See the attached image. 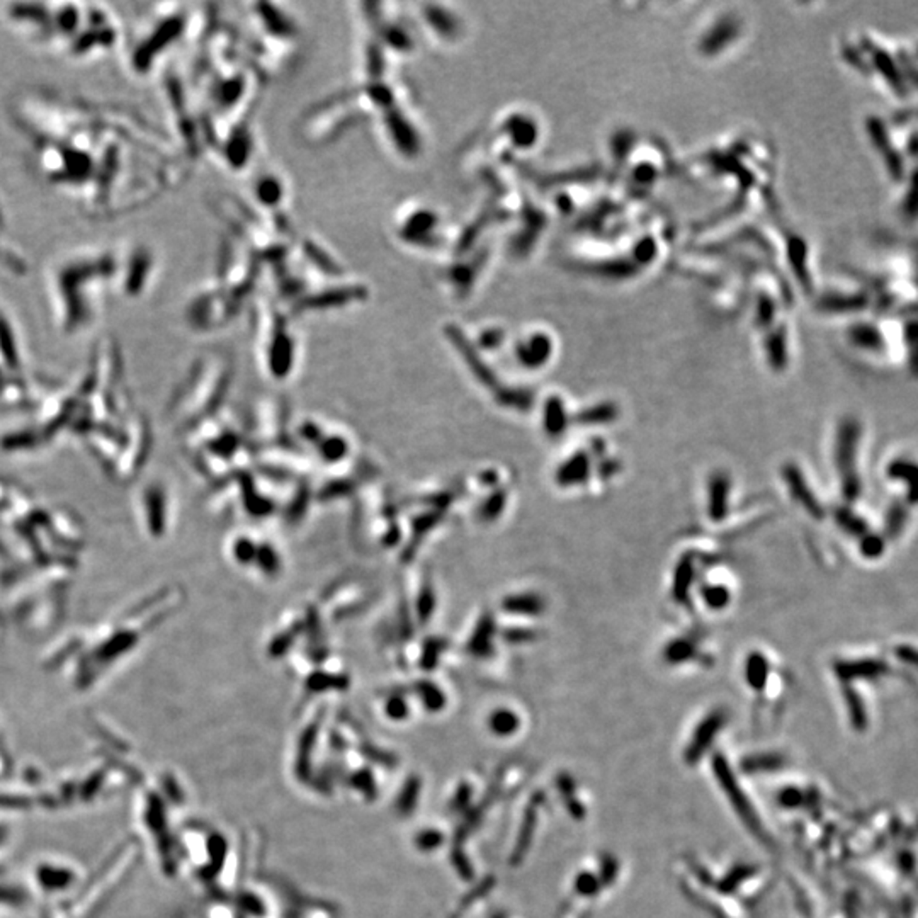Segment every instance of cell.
Segmentation results:
<instances>
[{
	"instance_id": "1",
	"label": "cell",
	"mask_w": 918,
	"mask_h": 918,
	"mask_svg": "<svg viewBox=\"0 0 918 918\" xmlns=\"http://www.w3.org/2000/svg\"><path fill=\"white\" fill-rule=\"evenodd\" d=\"M6 18L29 41L58 47L76 60L111 52L119 41L114 18L101 6L12 4L7 7Z\"/></svg>"
},
{
	"instance_id": "2",
	"label": "cell",
	"mask_w": 918,
	"mask_h": 918,
	"mask_svg": "<svg viewBox=\"0 0 918 918\" xmlns=\"http://www.w3.org/2000/svg\"><path fill=\"white\" fill-rule=\"evenodd\" d=\"M121 257L111 248H87L66 253L52 269L53 310L66 334L84 330L97 317L101 291L119 277Z\"/></svg>"
},
{
	"instance_id": "3",
	"label": "cell",
	"mask_w": 918,
	"mask_h": 918,
	"mask_svg": "<svg viewBox=\"0 0 918 918\" xmlns=\"http://www.w3.org/2000/svg\"><path fill=\"white\" fill-rule=\"evenodd\" d=\"M437 211L429 205L421 203H406L397 213L398 238L406 247L415 248H435V234L439 230Z\"/></svg>"
},
{
	"instance_id": "4",
	"label": "cell",
	"mask_w": 918,
	"mask_h": 918,
	"mask_svg": "<svg viewBox=\"0 0 918 918\" xmlns=\"http://www.w3.org/2000/svg\"><path fill=\"white\" fill-rule=\"evenodd\" d=\"M726 723V714L723 709H716V711L709 713L708 716L704 718L703 721L699 723L696 731L692 735V740L689 743L687 747V759L689 760H696L701 757V754L706 750V747H709L716 737V733L720 731Z\"/></svg>"
},
{
	"instance_id": "5",
	"label": "cell",
	"mask_w": 918,
	"mask_h": 918,
	"mask_svg": "<svg viewBox=\"0 0 918 918\" xmlns=\"http://www.w3.org/2000/svg\"><path fill=\"white\" fill-rule=\"evenodd\" d=\"M731 480L726 473H713L708 483V512L714 522H720L728 514V498Z\"/></svg>"
},
{
	"instance_id": "6",
	"label": "cell",
	"mask_w": 918,
	"mask_h": 918,
	"mask_svg": "<svg viewBox=\"0 0 918 918\" xmlns=\"http://www.w3.org/2000/svg\"><path fill=\"white\" fill-rule=\"evenodd\" d=\"M591 475V456L585 451H579L570 456L563 464L556 469L555 480L560 487H576L588 480Z\"/></svg>"
},
{
	"instance_id": "7",
	"label": "cell",
	"mask_w": 918,
	"mask_h": 918,
	"mask_svg": "<svg viewBox=\"0 0 918 918\" xmlns=\"http://www.w3.org/2000/svg\"><path fill=\"white\" fill-rule=\"evenodd\" d=\"M253 194H255L257 201H259L260 205L269 206L274 210V207L281 206V203L284 201L286 184L277 174L274 172L260 174V176L255 179V182H253Z\"/></svg>"
},
{
	"instance_id": "8",
	"label": "cell",
	"mask_w": 918,
	"mask_h": 918,
	"mask_svg": "<svg viewBox=\"0 0 918 918\" xmlns=\"http://www.w3.org/2000/svg\"><path fill=\"white\" fill-rule=\"evenodd\" d=\"M502 608L507 612L519 614V616H539L544 610V600L538 593L524 592L507 597Z\"/></svg>"
},
{
	"instance_id": "9",
	"label": "cell",
	"mask_w": 918,
	"mask_h": 918,
	"mask_svg": "<svg viewBox=\"0 0 918 918\" xmlns=\"http://www.w3.org/2000/svg\"><path fill=\"white\" fill-rule=\"evenodd\" d=\"M544 430L551 437H560L568 427V415L560 398H550L544 406Z\"/></svg>"
},
{
	"instance_id": "10",
	"label": "cell",
	"mask_w": 918,
	"mask_h": 918,
	"mask_svg": "<svg viewBox=\"0 0 918 918\" xmlns=\"http://www.w3.org/2000/svg\"><path fill=\"white\" fill-rule=\"evenodd\" d=\"M694 576H696V572H694V560L689 555H685L675 567V573H674V597L677 602L684 604V602L689 600V591H691V585L694 581Z\"/></svg>"
},
{
	"instance_id": "11",
	"label": "cell",
	"mask_w": 918,
	"mask_h": 918,
	"mask_svg": "<svg viewBox=\"0 0 918 918\" xmlns=\"http://www.w3.org/2000/svg\"><path fill=\"white\" fill-rule=\"evenodd\" d=\"M768 677V662L759 651H754L745 660V680L755 691L766 687Z\"/></svg>"
},
{
	"instance_id": "12",
	"label": "cell",
	"mask_w": 918,
	"mask_h": 918,
	"mask_svg": "<svg viewBox=\"0 0 918 918\" xmlns=\"http://www.w3.org/2000/svg\"><path fill=\"white\" fill-rule=\"evenodd\" d=\"M696 653L697 648L694 645V641H691L689 638H675L663 650V658L670 665H679V663H685L689 660H692Z\"/></svg>"
},
{
	"instance_id": "13",
	"label": "cell",
	"mask_w": 918,
	"mask_h": 918,
	"mask_svg": "<svg viewBox=\"0 0 918 918\" xmlns=\"http://www.w3.org/2000/svg\"><path fill=\"white\" fill-rule=\"evenodd\" d=\"M617 417V409L610 403L592 406L576 415V423L580 425H605Z\"/></svg>"
},
{
	"instance_id": "14",
	"label": "cell",
	"mask_w": 918,
	"mask_h": 918,
	"mask_svg": "<svg viewBox=\"0 0 918 918\" xmlns=\"http://www.w3.org/2000/svg\"><path fill=\"white\" fill-rule=\"evenodd\" d=\"M701 596H703L706 605H709L711 609H725L731 600L730 591L721 584L704 585L701 588Z\"/></svg>"
},
{
	"instance_id": "15",
	"label": "cell",
	"mask_w": 918,
	"mask_h": 918,
	"mask_svg": "<svg viewBox=\"0 0 918 918\" xmlns=\"http://www.w3.org/2000/svg\"><path fill=\"white\" fill-rule=\"evenodd\" d=\"M505 507V493H495L485 502L483 507H481V517L487 519V521H492V519H497V516H500V512L504 510Z\"/></svg>"
},
{
	"instance_id": "16",
	"label": "cell",
	"mask_w": 918,
	"mask_h": 918,
	"mask_svg": "<svg viewBox=\"0 0 918 918\" xmlns=\"http://www.w3.org/2000/svg\"><path fill=\"white\" fill-rule=\"evenodd\" d=\"M517 721V718L510 711H500L493 716V728L502 731V733H509V731L516 730V726L519 725Z\"/></svg>"
},
{
	"instance_id": "17",
	"label": "cell",
	"mask_w": 918,
	"mask_h": 918,
	"mask_svg": "<svg viewBox=\"0 0 918 918\" xmlns=\"http://www.w3.org/2000/svg\"><path fill=\"white\" fill-rule=\"evenodd\" d=\"M728 792H730V797H731V799L735 801V803H740V799H742V792H740V791H735V789H728ZM735 803H733V804H735ZM740 815H742V818H745V820L749 821L750 825H755V823H757V820H755L754 813H751L750 804H745V803H743V804L740 806Z\"/></svg>"
},
{
	"instance_id": "18",
	"label": "cell",
	"mask_w": 918,
	"mask_h": 918,
	"mask_svg": "<svg viewBox=\"0 0 918 918\" xmlns=\"http://www.w3.org/2000/svg\"><path fill=\"white\" fill-rule=\"evenodd\" d=\"M619 468H621V464H619L617 461H605V463L602 464V466H600L599 471H600V475H602V476H605V478H609V476L616 475V471H617Z\"/></svg>"
},
{
	"instance_id": "19",
	"label": "cell",
	"mask_w": 918,
	"mask_h": 918,
	"mask_svg": "<svg viewBox=\"0 0 918 918\" xmlns=\"http://www.w3.org/2000/svg\"><path fill=\"white\" fill-rule=\"evenodd\" d=\"M509 634H510V639H512V641H527V639L533 638V633H529V631H524V629L510 631Z\"/></svg>"
},
{
	"instance_id": "20",
	"label": "cell",
	"mask_w": 918,
	"mask_h": 918,
	"mask_svg": "<svg viewBox=\"0 0 918 918\" xmlns=\"http://www.w3.org/2000/svg\"><path fill=\"white\" fill-rule=\"evenodd\" d=\"M4 225H6V215H4V207L2 203H0V230H2Z\"/></svg>"
}]
</instances>
